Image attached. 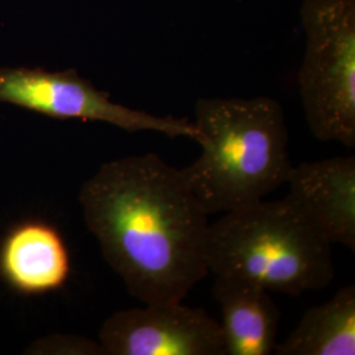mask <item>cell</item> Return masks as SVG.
<instances>
[{
    "label": "cell",
    "mask_w": 355,
    "mask_h": 355,
    "mask_svg": "<svg viewBox=\"0 0 355 355\" xmlns=\"http://www.w3.org/2000/svg\"><path fill=\"white\" fill-rule=\"evenodd\" d=\"M79 202L104 259L144 304L183 302L209 274L208 215L182 170L158 154L105 162Z\"/></svg>",
    "instance_id": "6da1fadb"
},
{
    "label": "cell",
    "mask_w": 355,
    "mask_h": 355,
    "mask_svg": "<svg viewBox=\"0 0 355 355\" xmlns=\"http://www.w3.org/2000/svg\"><path fill=\"white\" fill-rule=\"evenodd\" d=\"M331 249L286 196L229 211L209 224L205 262L215 277L300 296L322 290L334 279Z\"/></svg>",
    "instance_id": "3957f363"
},
{
    "label": "cell",
    "mask_w": 355,
    "mask_h": 355,
    "mask_svg": "<svg viewBox=\"0 0 355 355\" xmlns=\"http://www.w3.org/2000/svg\"><path fill=\"white\" fill-rule=\"evenodd\" d=\"M70 271V254L62 234L44 220L19 221L0 240V280L16 295L58 291Z\"/></svg>",
    "instance_id": "ba28073f"
},
{
    "label": "cell",
    "mask_w": 355,
    "mask_h": 355,
    "mask_svg": "<svg viewBox=\"0 0 355 355\" xmlns=\"http://www.w3.org/2000/svg\"><path fill=\"white\" fill-rule=\"evenodd\" d=\"M287 195L330 245L355 250V157L292 166Z\"/></svg>",
    "instance_id": "52a82bcc"
},
{
    "label": "cell",
    "mask_w": 355,
    "mask_h": 355,
    "mask_svg": "<svg viewBox=\"0 0 355 355\" xmlns=\"http://www.w3.org/2000/svg\"><path fill=\"white\" fill-rule=\"evenodd\" d=\"M225 355H270L277 346L280 311L263 287L239 278L216 277Z\"/></svg>",
    "instance_id": "9c48e42d"
},
{
    "label": "cell",
    "mask_w": 355,
    "mask_h": 355,
    "mask_svg": "<svg viewBox=\"0 0 355 355\" xmlns=\"http://www.w3.org/2000/svg\"><path fill=\"white\" fill-rule=\"evenodd\" d=\"M99 345L108 355H225L220 322L182 302L116 312L104 321Z\"/></svg>",
    "instance_id": "8992f818"
},
{
    "label": "cell",
    "mask_w": 355,
    "mask_h": 355,
    "mask_svg": "<svg viewBox=\"0 0 355 355\" xmlns=\"http://www.w3.org/2000/svg\"><path fill=\"white\" fill-rule=\"evenodd\" d=\"M0 103L58 120L102 121L127 132H157L167 137L203 142L199 129L187 119L155 116L111 101L76 70L0 67Z\"/></svg>",
    "instance_id": "5b68a950"
},
{
    "label": "cell",
    "mask_w": 355,
    "mask_h": 355,
    "mask_svg": "<svg viewBox=\"0 0 355 355\" xmlns=\"http://www.w3.org/2000/svg\"><path fill=\"white\" fill-rule=\"evenodd\" d=\"M193 124L203 150L182 173L207 215L258 203L287 182L288 129L277 101L204 98Z\"/></svg>",
    "instance_id": "7a4b0ae2"
},
{
    "label": "cell",
    "mask_w": 355,
    "mask_h": 355,
    "mask_svg": "<svg viewBox=\"0 0 355 355\" xmlns=\"http://www.w3.org/2000/svg\"><path fill=\"white\" fill-rule=\"evenodd\" d=\"M299 92L320 141L355 148V0H304Z\"/></svg>",
    "instance_id": "277c9868"
},
{
    "label": "cell",
    "mask_w": 355,
    "mask_h": 355,
    "mask_svg": "<svg viewBox=\"0 0 355 355\" xmlns=\"http://www.w3.org/2000/svg\"><path fill=\"white\" fill-rule=\"evenodd\" d=\"M278 355H354L355 287L345 286L324 304L308 309L297 327L277 343Z\"/></svg>",
    "instance_id": "30bf717a"
}]
</instances>
